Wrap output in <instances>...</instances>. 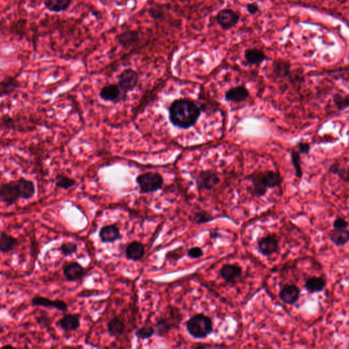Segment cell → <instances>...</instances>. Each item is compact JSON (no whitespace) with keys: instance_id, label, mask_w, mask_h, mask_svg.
Instances as JSON below:
<instances>
[{"instance_id":"836d02e7","label":"cell","mask_w":349,"mask_h":349,"mask_svg":"<svg viewBox=\"0 0 349 349\" xmlns=\"http://www.w3.org/2000/svg\"><path fill=\"white\" fill-rule=\"evenodd\" d=\"M155 334L154 327L149 324H145L135 332V336H137V338L141 339V340H147V339L151 338V337L154 336Z\"/></svg>"},{"instance_id":"f546056e","label":"cell","mask_w":349,"mask_h":349,"mask_svg":"<svg viewBox=\"0 0 349 349\" xmlns=\"http://www.w3.org/2000/svg\"><path fill=\"white\" fill-rule=\"evenodd\" d=\"M20 87V83L17 79L13 77H7L2 81L0 85L1 97L9 96Z\"/></svg>"},{"instance_id":"9a60e30c","label":"cell","mask_w":349,"mask_h":349,"mask_svg":"<svg viewBox=\"0 0 349 349\" xmlns=\"http://www.w3.org/2000/svg\"><path fill=\"white\" fill-rule=\"evenodd\" d=\"M99 238L105 244L113 243L122 239L120 231L115 225H106L102 227L99 231Z\"/></svg>"},{"instance_id":"7c38bea8","label":"cell","mask_w":349,"mask_h":349,"mask_svg":"<svg viewBox=\"0 0 349 349\" xmlns=\"http://www.w3.org/2000/svg\"><path fill=\"white\" fill-rule=\"evenodd\" d=\"M301 290L297 285L286 284L281 288L278 296L285 304L293 306L300 300Z\"/></svg>"},{"instance_id":"5b68a950","label":"cell","mask_w":349,"mask_h":349,"mask_svg":"<svg viewBox=\"0 0 349 349\" xmlns=\"http://www.w3.org/2000/svg\"><path fill=\"white\" fill-rule=\"evenodd\" d=\"M136 181L141 194L157 192L164 184L162 175L156 172L141 173L137 177Z\"/></svg>"},{"instance_id":"ffe728a7","label":"cell","mask_w":349,"mask_h":349,"mask_svg":"<svg viewBox=\"0 0 349 349\" xmlns=\"http://www.w3.org/2000/svg\"><path fill=\"white\" fill-rule=\"evenodd\" d=\"M327 287V281L322 276H313L307 278L304 283L305 290L307 292L319 293L323 292Z\"/></svg>"},{"instance_id":"8fae6325","label":"cell","mask_w":349,"mask_h":349,"mask_svg":"<svg viewBox=\"0 0 349 349\" xmlns=\"http://www.w3.org/2000/svg\"><path fill=\"white\" fill-rule=\"evenodd\" d=\"M240 16L231 9H223L216 15V21L225 30H229L238 23Z\"/></svg>"},{"instance_id":"7bdbcfd3","label":"cell","mask_w":349,"mask_h":349,"mask_svg":"<svg viewBox=\"0 0 349 349\" xmlns=\"http://www.w3.org/2000/svg\"><path fill=\"white\" fill-rule=\"evenodd\" d=\"M14 348L15 347L11 346V345H6V346H3V348Z\"/></svg>"},{"instance_id":"83f0119b","label":"cell","mask_w":349,"mask_h":349,"mask_svg":"<svg viewBox=\"0 0 349 349\" xmlns=\"http://www.w3.org/2000/svg\"><path fill=\"white\" fill-rule=\"evenodd\" d=\"M244 58L250 65H259L268 59L264 52L257 48L246 49L244 53Z\"/></svg>"},{"instance_id":"4fadbf2b","label":"cell","mask_w":349,"mask_h":349,"mask_svg":"<svg viewBox=\"0 0 349 349\" xmlns=\"http://www.w3.org/2000/svg\"><path fill=\"white\" fill-rule=\"evenodd\" d=\"M63 274L69 282H76L85 276L86 271L79 263L73 261L63 267Z\"/></svg>"},{"instance_id":"f1b7e54d","label":"cell","mask_w":349,"mask_h":349,"mask_svg":"<svg viewBox=\"0 0 349 349\" xmlns=\"http://www.w3.org/2000/svg\"><path fill=\"white\" fill-rule=\"evenodd\" d=\"M43 3L48 11L59 13L67 11L71 7L73 0H44Z\"/></svg>"},{"instance_id":"b9f144b4","label":"cell","mask_w":349,"mask_h":349,"mask_svg":"<svg viewBox=\"0 0 349 349\" xmlns=\"http://www.w3.org/2000/svg\"><path fill=\"white\" fill-rule=\"evenodd\" d=\"M177 249H175L174 250L171 251V252L167 254V257H169V258L171 259H174L175 258V260H178V259H181L183 256V255L180 254V251H178L177 252Z\"/></svg>"},{"instance_id":"4dcf8cb0","label":"cell","mask_w":349,"mask_h":349,"mask_svg":"<svg viewBox=\"0 0 349 349\" xmlns=\"http://www.w3.org/2000/svg\"><path fill=\"white\" fill-rule=\"evenodd\" d=\"M333 103L339 111L349 108V93H336L333 95Z\"/></svg>"},{"instance_id":"ac0fdd59","label":"cell","mask_w":349,"mask_h":349,"mask_svg":"<svg viewBox=\"0 0 349 349\" xmlns=\"http://www.w3.org/2000/svg\"><path fill=\"white\" fill-rule=\"evenodd\" d=\"M145 254L144 245L140 241H133L127 245L125 250V257L128 260L138 262L143 258Z\"/></svg>"},{"instance_id":"6da1fadb","label":"cell","mask_w":349,"mask_h":349,"mask_svg":"<svg viewBox=\"0 0 349 349\" xmlns=\"http://www.w3.org/2000/svg\"><path fill=\"white\" fill-rule=\"evenodd\" d=\"M169 119L175 127L181 129H190L199 120L201 109L191 100H175L169 107Z\"/></svg>"},{"instance_id":"9c48e42d","label":"cell","mask_w":349,"mask_h":349,"mask_svg":"<svg viewBox=\"0 0 349 349\" xmlns=\"http://www.w3.org/2000/svg\"><path fill=\"white\" fill-rule=\"evenodd\" d=\"M99 97L103 101L117 104L126 100L127 93L121 90L118 84H109L102 87Z\"/></svg>"},{"instance_id":"44dd1931","label":"cell","mask_w":349,"mask_h":349,"mask_svg":"<svg viewBox=\"0 0 349 349\" xmlns=\"http://www.w3.org/2000/svg\"><path fill=\"white\" fill-rule=\"evenodd\" d=\"M116 40L121 47L125 48V49H129V48L137 45L140 40V37H139L138 31L127 30L117 36Z\"/></svg>"},{"instance_id":"ab89813d","label":"cell","mask_w":349,"mask_h":349,"mask_svg":"<svg viewBox=\"0 0 349 349\" xmlns=\"http://www.w3.org/2000/svg\"><path fill=\"white\" fill-rule=\"evenodd\" d=\"M37 321L38 324L42 326L47 327L51 324V319L47 315H40V316L37 317Z\"/></svg>"},{"instance_id":"cb8c5ba5","label":"cell","mask_w":349,"mask_h":349,"mask_svg":"<svg viewBox=\"0 0 349 349\" xmlns=\"http://www.w3.org/2000/svg\"><path fill=\"white\" fill-rule=\"evenodd\" d=\"M19 240L15 237L1 231L0 234V252L3 254L12 252L19 246Z\"/></svg>"},{"instance_id":"d4e9b609","label":"cell","mask_w":349,"mask_h":349,"mask_svg":"<svg viewBox=\"0 0 349 349\" xmlns=\"http://www.w3.org/2000/svg\"><path fill=\"white\" fill-rule=\"evenodd\" d=\"M329 237L335 246L342 247L349 242V230L348 229H334L329 233Z\"/></svg>"},{"instance_id":"2e32d148","label":"cell","mask_w":349,"mask_h":349,"mask_svg":"<svg viewBox=\"0 0 349 349\" xmlns=\"http://www.w3.org/2000/svg\"><path fill=\"white\" fill-rule=\"evenodd\" d=\"M80 318L81 316L79 314H66L57 321V326H58L66 333L76 332L81 327Z\"/></svg>"},{"instance_id":"f35d334b","label":"cell","mask_w":349,"mask_h":349,"mask_svg":"<svg viewBox=\"0 0 349 349\" xmlns=\"http://www.w3.org/2000/svg\"><path fill=\"white\" fill-rule=\"evenodd\" d=\"M297 147L301 154H308L310 152L311 145L309 143L300 141L297 145Z\"/></svg>"},{"instance_id":"d6986e66","label":"cell","mask_w":349,"mask_h":349,"mask_svg":"<svg viewBox=\"0 0 349 349\" xmlns=\"http://www.w3.org/2000/svg\"><path fill=\"white\" fill-rule=\"evenodd\" d=\"M107 328L109 336L112 338H119L125 333V321L121 316H114L107 323Z\"/></svg>"},{"instance_id":"d590c367","label":"cell","mask_w":349,"mask_h":349,"mask_svg":"<svg viewBox=\"0 0 349 349\" xmlns=\"http://www.w3.org/2000/svg\"><path fill=\"white\" fill-rule=\"evenodd\" d=\"M215 217L211 216L206 211H199L195 213L194 220L198 225L205 224L215 220Z\"/></svg>"},{"instance_id":"ee69618b","label":"cell","mask_w":349,"mask_h":349,"mask_svg":"<svg viewBox=\"0 0 349 349\" xmlns=\"http://www.w3.org/2000/svg\"><path fill=\"white\" fill-rule=\"evenodd\" d=\"M183 1H189V0H183Z\"/></svg>"},{"instance_id":"7a4b0ae2","label":"cell","mask_w":349,"mask_h":349,"mask_svg":"<svg viewBox=\"0 0 349 349\" xmlns=\"http://www.w3.org/2000/svg\"><path fill=\"white\" fill-rule=\"evenodd\" d=\"M252 185V195L256 197L264 196L269 188L280 186L282 182V176L278 171H259L249 175Z\"/></svg>"},{"instance_id":"ba28073f","label":"cell","mask_w":349,"mask_h":349,"mask_svg":"<svg viewBox=\"0 0 349 349\" xmlns=\"http://www.w3.org/2000/svg\"><path fill=\"white\" fill-rule=\"evenodd\" d=\"M20 197L17 181L3 183L0 187V200L7 206L15 205Z\"/></svg>"},{"instance_id":"4316f807","label":"cell","mask_w":349,"mask_h":349,"mask_svg":"<svg viewBox=\"0 0 349 349\" xmlns=\"http://www.w3.org/2000/svg\"><path fill=\"white\" fill-rule=\"evenodd\" d=\"M330 172L337 175L344 182H349L348 161H336L330 167Z\"/></svg>"},{"instance_id":"1f68e13d","label":"cell","mask_w":349,"mask_h":349,"mask_svg":"<svg viewBox=\"0 0 349 349\" xmlns=\"http://www.w3.org/2000/svg\"><path fill=\"white\" fill-rule=\"evenodd\" d=\"M301 153L296 149H293L291 151V162L294 167L295 175L298 179H302L303 177V170L301 165Z\"/></svg>"},{"instance_id":"3957f363","label":"cell","mask_w":349,"mask_h":349,"mask_svg":"<svg viewBox=\"0 0 349 349\" xmlns=\"http://www.w3.org/2000/svg\"><path fill=\"white\" fill-rule=\"evenodd\" d=\"M187 332L193 338L203 339L213 332L212 320L203 314H197L191 317L185 324Z\"/></svg>"},{"instance_id":"e575fe53","label":"cell","mask_w":349,"mask_h":349,"mask_svg":"<svg viewBox=\"0 0 349 349\" xmlns=\"http://www.w3.org/2000/svg\"><path fill=\"white\" fill-rule=\"evenodd\" d=\"M78 250V245L73 241H65L59 246V250L64 257H68L71 256L77 252Z\"/></svg>"},{"instance_id":"60d3db41","label":"cell","mask_w":349,"mask_h":349,"mask_svg":"<svg viewBox=\"0 0 349 349\" xmlns=\"http://www.w3.org/2000/svg\"><path fill=\"white\" fill-rule=\"evenodd\" d=\"M246 10L251 15H255L259 11L260 8L257 3H249L246 5Z\"/></svg>"},{"instance_id":"e0dca14e","label":"cell","mask_w":349,"mask_h":349,"mask_svg":"<svg viewBox=\"0 0 349 349\" xmlns=\"http://www.w3.org/2000/svg\"><path fill=\"white\" fill-rule=\"evenodd\" d=\"M218 274L225 282L233 283L242 275V268L239 265L225 264L219 270Z\"/></svg>"},{"instance_id":"7402d4cb","label":"cell","mask_w":349,"mask_h":349,"mask_svg":"<svg viewBox=\"0 0 349 349\" xmlns=\"http://www.w3.org/2000/svg\"><path fill=\"white\" fill-rule=\"evenodd\" d=\"M250 96L248 89L244 86H237L229 89L225 93V100L233 103H241Z\"/></svg>"},{"instance_id":"30bf717a","label":"cell","mask_w":349,"mask_h":349,"mask_svg":"<svg viewBox=\"0 0 349 349\" xmlns=\"http://www.w3.org/2000/svg\"><path fill=\"white\" fill-rule=\"evenodd\" d=\"M259 252L265 257H270L278 252L279 239L276 234H269L257 241Z\"/></svg>"},{"instance_id":"5bb4252c","label":"cell","mask_w":349,"mask_h":349,"mask_svg":"<svg viewBox=\"0 0 349 349\" xmlns=\"http://www.w3.org/2000/svg\"><path fill=\"white\" fill-rule=\"evenodd\" d=\"M31 305L33 306L44 307L47 308H55L62 312H67L69 310V306L65 301L61 300H51L45 297L35 296L31 300Z\"/></svg>"},{"instance_id":"484cf974","label":"cell","mask_w":349,"mask_h":349,"mask_svg":"<svg viewBox=\"0 0 349 349\" xmlns=\"http://www.w3.org/2000/svg\"><path fill=\"white\" fill-rule=\"evenodd\" d=\"M291 64L283 59H277L273 63V75L276 79H282L291 75Z\"/></svg>"},{"instance_id":"277c9868","label":"cell","mask_w":349,"mask_h":349,"mask_svg":"<svg viewBox=\"0 0 349 349\" xmlns=\"http://www.w3.org/2000/svg\"><path fill=\"white\" fill-rule=\"evenodd\" d=\"M183 319L179 308L169 307V316L161 317L155 323V334L162 338L167 336L173 328H179Z\"/></svg>"},{"instance_id":"8992f818","label":"cell","mask_w":349,"mask_h":349,"mask_svg":"<svg viewBox=\"0 0 349 349\" xmlns=\"http://www.w3.org/2000/svg\"><path fill=\"white\" fill-rule=\"evenodd\" d=\"M195 181L199 191H209L219 184L220 179L216 171L203 170L195 177Z\"/></svg>"},{"instance_id":"74e56055","label":"cell","mask_w":349,"mask_h":349,"mask_svg":"<svg viewBox=\"0 0 349 349\" xmlns=\"http://www.w3.org/2000/svg\"><path fill=\"white\" fill-rule=\"evenodd\" d=\"M349 223L344 218L338 216L333 223V228L337 229H348Z\"/></svg>"},{"instance_id":"d6a6232c","label":"cell","mask_w":349,"mask_h":349,"mask_svg":"<svg viewBox=\"0 0 349 349\" xmlns=\"http://www.w3.org/2000/svg\"><path fill=\"white\" fill-rule=\"evenodd\" d=\"M55 185L59 188L68 190V189L75 186L76 181L71 177L67 176V175L59 174L55 177Z\"/></svg>"},{"instance_id":"52a82bcc","label":"cell","mask_w":349,"mask_h":349,"mask_svg":"<svg viewBox=\"0 0 349 349\" xmlns=\"http://www.w3.org/2000/svg\"><path fill=\"white\" fill-rule=\"evenodd\" d=\"M139 75L135 70L128 69L121 72L117 77V84L125 93H129L136 88Z\"/></svg>"},{"instance_id":"8d00e7d4","label":"cell","mask_w":349,"mask_h":349,"mask_svg":"<svg viewBox=\"0 0 349 349\" xmlns=\"http://www.w3.org/2000/svg\"><path fill=\"white\" fill-rule=\"evenodd\" d=\"M203 255H204V252H203L202 249L197 246L193 247V248L189 249L187 252V256L191 259H199L202 257Z\"/></svg>"},{"instance_id":"603a6c76","label":"cell","mask_w":349,"mask_h":349,"mask_svg":"<svg viewBox=\"0 0 349 349\" xmlns=\"http://www.w3.org/2000/svg\"><path fill=\"white\" fill-rule=\"evenodd\" d=\"M17 181L21 198L27 200L35 196L36 186L33 181L24 178V177H21Z\"/></svg>"}]
</instances>
